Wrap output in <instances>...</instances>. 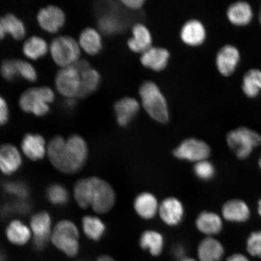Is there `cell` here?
<instances>
[{
  "label": "cell",
  "mask_w": 261,
  "mask_h": 261,
  "mask_svg": "<svg viewBox=\"0 0 261 261\" xmlns=\"http://www.w3.org/2000/svg\"><path fill=\"white\" fill-rule=\"evenodd\" d=\"M49 161L55 169L64 174H74L81 170L89 158L86 140L74 134L65 139L61 136L52 138L47 145Z\"/></svg>",
  "instance_id": "obj_1"
},
{
  "label": "cell",
  "mask_w": 261,
  "mask_h": 261,
  "mask_svg": "<svg viewBox=\"0 0 261 261\" xmlns=\"http://www.w3.org/2000/svg\"><path fill=\"white\" fill-rule=\"evenodd\" d=\"M73 193L78 206L83 210L91 208L99 214L108 213L116 203V192L112 186L97 177L78 179L74 186Z\"/></svg>",
  "instance_id": "obj_2"
},
{
  "label": "cell",
  "mask_w": 261,
  "mask_h": 261,
  "mask_svg": "<svg viewBox=\"0 0 261 261\" xmlns=\"http://www.w3.org/2000/svg\"><path fill=\"white\" fill-rule=\"evenodd\" d=\"M139 95L143 109L152 119L161 123L169 121L167 101L158 85L150 81L144 82L140 87Z\"/></svg>",
  "instance_id": "obj_3"
},
{
  "label": "cell",
  "mask_w": 261,
  "mask_h": 261,
  "mask_svg": "<svg viewBox=\"0 0 261 261\" xmlns=\"http://www.w3.org/2000/svg\"><path fill=\"white\" fill-rule=\"evenodd\" d=\"M55 97L54 91L50 87H32L21 94L18 105L24 113L37 117H44L50 112V105L54 102Z\"/></svg>",
  "instance_id": "obj_4"
},
{
  "label": "cell",
  "mask_w": 261,
  "mask_h": 261,
  "mask_svg": "<svg viewBox=\"0 0 261 261\" xmlns=\"http://www.w3.org/2000/svg\"><path fill=\"white\" fill-rule=\"evenodd\" d=\"M80 232L72 221L64 219L58 222L53 228L50 241L58 250L70 257L80 252Z\"/></svg>",
  "instance_id": "obj_5"
},
{
  "label": "cell",
  "mask_w": 261,
  "mask_h": 261,
  "mask_svg": "<svg viewBox=\"0 0 261 261\" xmlns=\"http://www.w3.org/2000/svg\"><path fill=\"white\" fill-rule=\"evenodd\" d=\"M52 60L61 68L72 66L80 60L81 48L78 41L69 35H59L49 44Z\"/></svg>",
  "instance_id": "obj_6"
},
{
  "label": "cell",
  "mask_w": 261,
  "mask_h": 261,
  "mask_svg": "<svg viewBox=\"0 0 261 261\" xmlns=\"http://www.w3.org/2000/svg\"><path fill=\"white\" fill-rule=\"evenodd\" d=\"M227 143L237 158L244 160L249 158L254 148L261 145V136L247 127H240L227 134Z\"/></svg>",
  "instance_id": "obj_7"
},
{
  "label": "cell",
  "mask_w": 261,
  "mask_h": 261,
  "mask_svg": "<svg viewBox=\"0 0 261 261\" xmlns=\"http://www.w3.org/2000/svg\"><path fill=\"white\" fill-rule=\"evenodd\" d=\"M211 153L207 143L195 138L184 140L172 152L175 158L195 163L207 160Z\"/></svg>",
  "instance_id": "obj_8"
},
{
  "label": "cell",
  "mask_w": 261,
  "mask_h": 261,
  "mask_svg": "<svg viewBox=\"0 0 261 261\" xmlns=\"http://www.w3.org/2000/svg\"><path fill=\"white\" fill-rule=\"evenodd\" d=\"M30 228L32 233L33 245L38 251L44 249L52 233V218L48 212H37L31 217Z\"/></svg>",
  "instance_id": "obj_9"
},
{
  "label": "cell",
  "mask_w": 261,
  "mask_h": 261,
  "mask_svg": "<svg viewBox=\"0 0 261 261\" xmlns=\"http://www.w3.org/2000/svg\"><path fill=\"white\" fill-rule=\"evenodd\" d=\"M55 87L65 99L77 98L81 88V73L73 65L61 68L55 79Z\"/></svg>",
  "instance_id": "obj_10"
},
{
  "label": "cell",
  "mask_w": 261,
  "mask_h": 261,
  "mask_svg": "<svg viewBox=\"0 0 261 261\" xmlns=\"http://www.w3.org/2000/svg\"><path fill=\"white\" fill-rule=\"evenodd\" d=\"M37 21L40 27L49 34H56L66 22V15L63 9L55 5H48L39 10Z\"/></svg>",
  "instance_id": "obj_11"
},
{
  "label": "cell",
  "mask_w": 261,
  "mask_h": 261,
  "mask_svg": "<svg viewBox=\"0 0 261 261\" xmlns=\"http://www.w3.org/2000/svg\"><path fill=\"white\" fill-rule=\"evenodd\" d=\"M22 156L17 147L11 143L0 145V172L11 176L21 169Z\"/></svg>",
  "instance_id": "obj_12"
},
{
  "label": "cell",
  "mask_w": 261,
  "mask_h": 261,
  "mask_svg": "<svg viewBox=\"0 0 261 261\" xmlns=\"http://www.w3.org/2000/svg\"><path fill=\"white\" fill-rule=\"evenodd\" d=\"M21 148L26 158L33 162L43 159L47 152V145L43 136L38 133H29L22 138Z\"/></svg>",
  "instance_id": "obj_13"
},
{
  "label": "cell",
  "mask_w": 261,
  "mask_h": 261,
  "mask_svg": "<svg viewBox=\"0 0 261 261\" xmlns=\"http://www.w3.org/2000/svg\"><path fill=\"white\" fill-rule=\"evenodd\" d=\"M159 213L163 223L168 226H178L184 220V205L178 198L168 197L160 204Z\"/></svg>",
  "instance_id": "obj_14"
},
{
  "label": "cell",
  "mask_w": 261,
  "mask_h": 261,
  "mask_svg": "<svg viewBox=\"0 0 261 261\" xmlns=\"http://www.w3.org/2000/svg\"><path fill=\"white\" fill-rule=\"evenodd\" d=\"M240 60L238 49L231 45H226L218 52L216 64L218 71L224 76L232 74Z\"/></svg>",
  "instance_id": "obj_15"
},
{
  "label": "cell",
  "mask_w": 261,
  "mask_h": 261,
  "mask_svg": "<svg viewBox=\"0 0 261 261\" xmlns=\"http://www.w3.org/2000/svg\"><path fill=\"white\" fill-rule=\"evenodd\" d=\"M139 109L140 103L135 98L125 97L117 100L114 103V110L118 125L122 127L129 125Z\"/></svg>",
  "instance_id": "obj_16"
},
{
  "label": "cell",
  "mask_w": 261,
  "mask_h": 261,
  "mask_svg": "<svg viewBox=\"0 0 261 261\" xmlns=\"http://www.w3.org/2000/svg\"><path fill=\"white\" fill-rule=\"evenodd\" d=\"M27 32L23 21L12 13L0 16V40L11 35L15 40L23 39Z\"/></svg>",
  "instance_id": "obj_17"
},
{
  "label": "cell",
  "mask_w": 261,
  "mask_h": 261,
  "mask_svg": "<svg viewBox=\"0 0 261 261\" xmlns=\"http://www.w3.org/2000/svg\"><path fill=\"white\" fill-rule=\"evenodd\" d=\"M170 54L165 48L151 47L142 54L140 62L146 68L160 71L167 66Z\"/></svg>",
  "instance_id": "obj_18"
},
{
  "label": "cell",
  "mask_w": 261,
  "mask_h": 261,
  "mask_svg": "<svg viewBox=\"0 0 261 261\" xmlns=\"http://www.w3.org/2000/svg\"><path fill=\"white\" fill-rule=\"evenodd\" d=\"M159 205L158 198L148 192L139 194L134 201L136 214L146 220H151L159 212Z\"/></svg>",
  "instance_id": "obj_19"
},
{
  "label": "cell",
  "mask_w": 261,
  "mask_h": 261,
  "mask_svg": "<svg viewBox=\"0 0 261 261\" xmlns=\"http://www.w3.org/2000/svg\"><path fill=\"white\" fill-rule=\"evenodd\" d=\"M180 38L182 41L189 46H198L204 42L206 38V31L200 21L191 19L182 25Z\"/></svg>",
  "instance_id": "obj_20"
},
{
  "label": "cell",
  "mask_w": 261,
  "mask_h": 261,
  "mask_svg": "<svg viewBox=\"0 0 261 261\" xmlns=\"http://www.w3.org/2000/svg\"><path fill=\"white\" fill-rule=\"evenodd\" d=\"M222 214L228 221L243 223L249 219L250 211L246 202L240 199H233L223 205Z\"/></svg>",
  "instance_id": "obj_21"
},
{
  "label": "cell",
  "mask_w": 261,
  "mask_h": 261,
  "mask_svg": "<svg viewBox=\"0 0 261 261\" xmlns=\"http://www.w3.org/2000/svg\"><path fill=\"white\" fill-rule=\"evenodd\" d=\"M81 50L94 56L99 54L103 48L102 35L100 31L93 28H87L81 32L78 39Z\"/></svg>",
  "instance_id": "obj_22"
},
{
  "label": "cell",
  "mask_w": 261,
  "mask_h": 261,
  "mask_svg": "<svg viewBox=\"0 0 261 261\" xmlns=\"http://www.w3.org/2000/svg\"><path fill=\"white\" fill-rule=\"evenodd\" d=\"M132 37L127 44L130 50L135 53L142 54L151 47L152 36L149 29L145 25L137 23L132 28Z\"/></svg>",
  "instance_id": "obj_23"
},
{
  "label": "cell",
  "mask_w": 261,
  "mask_h": 261,
  "mask_svg": "<svg viewBox=\"0 0 261 261\" xmlns=\"http://www.w3.org/2000/svg\"><path fill=\"white\" fill-rule=\"evenodd\" d=\"M5 234L9 242L16 246H24L32 237L30 227L19 220L10 222L6 228Z\"/></svg>",
  "instance_id": "obj_24"
},
{
  "label": "cell",
  "mask_w": 261,
  "mask_h": 261,
  "mask_svg": "<svg viewBox=\"0 0 261 261\" xmlns=\"http://www.w3.org/2000/svg\"><path fill=\"white\" fill-rule=\"evenodd\" d=\"M196 227L201 233L208 237L216 236L223 229V221L221 217L215 212L203 211L201 212L195 221Z\"/></svg>",
  "instance_id": "obj_25"
},
{
  "label": "cell",
  "mask_w": 261,
  "mask_h": 261,
  "mask_svg": "<svg viewBox=\"0 0 261 261\" xmlns=\"http://www.w3.org/2000/svg\"><path fill=\"white\" fill-rule=\"evenodd\" d=\"M224 253L223 245L212 237L204 238L198 246L197 256L200 261H220Z\"/></svg>",
  "instance_id": "obj_26"
},
{
  "label": "cell",
  "mask_w": 261,
  "mask_h": 261,
  "mask_svg": "<svg viewBox=\"0 0 261 261\" xmlns=\"http://www.w3.org/2000/svg\"><path fill=\"white\" fill-rule=\"evenodd\" d=\"M253 11L249 3L238 2L228 7L227 16L231 24L237 26L249 24L253 18Z\"/></svg>",
  "instance_id": "obj_27"
},
{
  "label": "cell",
  "mask_w": 261,
  "mask_h": 261,
  "mask_svg": "<svg viewBox=\"0 0 261 261\" xmlns=\"http://www.w3.org/2000/svg\"><path fill=\"white\" fill-rule=\"evenodd\" d=\"M22 53L29 60L37 61L49 52V44L44 38L33 35L25 40L22 47Z\"/></svg>",
  "instance_id": "obj_28"
},
{
  "label": "cell",
  "mask_w": 261,
  "mask_h": 261,
  "mask_svg": "<svg viewBox=\"0 0 261 261\" xmlns=\"http://www.w3.org/2000/svg\"><path fill=\"white\" fill-rule=\"evenodd\" d=\"M140 246L143 250H148L153 256H159L164 247V238L159 231L147 230L140 238Z\"/></svg>",
  "instance_id": "obj_29"
},
{
  "label": "cell",
  "mask_w": 261,
  "mask_h": 261,
  "mask_svg": "<svg viewBox=\"0 0 261 261\" xmlns=\"http://www.w3.org/2000/svg\"><path fill=\"white\" fill-rule=\"evenodd\" d=\"M83 232L89 239L99 241L106 231V226L99 217L93 215H86L82 219Z\"/></svg>",
  "instance_id": "obj_30"
},
{
  "label": "cell",
  "mask_w": 261,
  "mask_h": 261,
  "mask_svg": "<svg viewBox=\"0 0 261 261\" xmlns=\"http://www.w3.org/2000/svg\"><path fill=\"white\" fill-rule=\"evenodd\" d=\"M101 82L100 74L92 67L81 73V88L77 98H84L97 90Z\"/></svg>",
  "instance_id": "obj_31"
},
{
  "label": "cell",
  "mask_w": 261,
  "mask_h": 261,
  "mask_svg": "<svg viewBox=\"0 0 261 261\" xmlns=\"http://www.w3.org/2000/svg\"><path fill=\"white\" fill-rule=\"evenodd\" d=\"M242 89L247 97H257L261 91V71L258 69L248 71L243 77Z\"/></svg>",
  "instance_id": "obj_32"
},
{
  "label": "cell",
  "mask_w": 261,
  "mask_h": 261,
  "mask_svg": "<svg viewBox=\"0 0 261 261\" xmlns=\"http://www.w3.org/2000/svg\"><path fill=\"white\" fill-rule=\"evenodd\" d=\"M100 32L106 35L116 34L123 29V24L120 18L115 12L112 11L103 13L98 20Z\"/></svg>",
  "instance_id": "obj_33"
},
{
  "label": "cell",
  "mask_w": 261,
  "mask_h": 261,
  "mask_svg": "<svg viewBox=\"0 0 261 261\" xmlns=\"http://www.w3.org/2000/svg\"><path fill=\"white\" fill-rule=\"evenodd\" d=\"M46 197L50 203L57 206H63L69 200V193L63 185L58 184L48 186L46 190Z\"/></svg>",
  "instance_id": "obj_34"
},
{
  "label": "cell",
  "mask_w": 261,
  "mask_h": 261,
  "mask_svg": "<svg viewBox=\"0 0 261 261\" xmlns=\"http://www.w3.org/2000/svg\"><path fill=\"white\" fill-rule=\"evenodd\" d=\"M3 190L16 200H26L30 195V190L24 182L20 181H7L2 185Z\"/></svg>",
  "instance_id": "obj_35"
},
{
  "label": "cell",
  "mask_w": 261,
  "mask_h": 261,
  "mask_svg": "<svg viewBox=\"0 0 261 261\" xmlns=\"http://www.w3.org/2000/svg\"><path fill=\"white\" fill-rule=\"evenodd\" d=\"M194 172L198 179L208 181L213 178L215 175V166L207 160L195 163Z\"/></svg>",
  "instance_id": "obj_36"
},
{
  "label": "cell",
  "mask_w": 261,
  "mask_h": 261,
  "mask_svg": "<svg viewBox=\"0 0 261 261\" xmlns=\"http://www.w3.org/2000/svg\"><path fill=\"white\" fill-rule=\"evenodd\" d=\"M19 77L25 81L34 83L38 80V74L34 65L26 60L16 59Z\"/></svg>",
  "instance_id": "obj_37"
},
{
  "label": "cell",
  "mask_w": 261,
  "mask_h": 261,
  "mask_svg": "<svg viewBox=\"0 0 261 261\" xmlns=\"http://www.w3.org/2000/svg\"><path fill=\"white\" fill-rule=\"evenodd\" d=\"M0 73L6 81L13 82L19 77L16 59H6L0 65Z\"/></svg>",
  "instance_id": "obj_38"
},
{
  "label": "cell",
  "mask_w": 261,
  "mask_h": 261,
  "mask_svg": "<svg viewBox=\"0 0 261 261\" xmlns=\"http://www.w3.org/2000/svg\"><path fill=\"white\" fill-rule=\"evenodd\" d=\"M248 252L254 257L261 258V231H253L247 240Z\"/></svg>",
  "instance_id": "obj_39"
},
{
  "label": "cell",
  "mask_w": 261,
  "mask_h": 261,
  "mask_svg": "<svg viewBox=\"0 0 261 261\" xmlns=\"http://www.w3.org/2000/svg\"><path fill=\"white\" fill-rule=\"evenodd\" d=\"M10 109L7 101L0 94V126H5L9 121Z\"/></svg>",
  "instance_id": "obj_40"
},
{
  "label": "cell",
  "mask_w": 261,
  "mask_h": 261,
  "mask_svg": "<svg viewBox=\"0 0 261 261\" xmlns=\"http://www.w3.org/2000/svg\"><path fill=\"white\" fill-rule=\"evenodd\" d=\"M122 3L127 8L132 10H138L142 7L145 1L143 0H124Z\"/></svg>",
  "instance_id": "obj_41"
},
{
  "label": "cell",
  "mask_w": 261,
  "mask_h": 261,
  "mask_svg": "<svg viewBox=\"0 0 261 261\" xmlns=\"http://www.w3.org/2000/svg\"><path fill=\"white\" fill-rule=\"evenodd\" d=\"M227 261H250L244 254L236 253L232 254L227 259Z\"/></svg>",
  "instance_id": "obj_42"
},
{
  "label": "cell",
  "mask_w": 261,
  "mask_h": 261,
  "mask_svg": "<svg viewBox=\"0 0 261 261\" xmlns=\"http://www.w3.org/2000/svg\"><path fill=\"white\" fill-rule=\"evenodd\" d=\"M76 102L74 98H69V99H65L64 107L65 109L68 110H73L76 107Z\"/></svg>",
  "instance_id": "obj_43"
},
{
  "label": "cell",
  "mask_w": 261,
  "mask_h": 261,
  "mask_svg": "<svg viewBox=\"0 0 261 261\" xmlns=\"http://www.w3.org/2000/svg\"><path fill=\"white\" fill-rule=\"evenodd\" d=\"M174 252V256L176 257H177V258L179 260H180L185 257V251L184 247H182L181 246H178L177 247L175 248Z\"/></svg>",
  "instance_id": "obj_44"
},
{
  "label": "cell",
  "mask_w": 261,
  "mask_h": 261,
  "mask_svg": "<svg viewBox=\"0 0 261 261\" xmlns=\"http://www.w3.org/2000/svg\"><path fill=\"white\" fill-rule=\"evenodd\" d=\"M97 261H116L112 256L107 255V254H103L97 257Z\"/></svg>",
  "instance_id": "obj_45"
},
{
  "label": "cell",
  "mask_w": 261,
  "mask_h": 261,
  "mask_svg": "<svg viewBox=\"0 0 261 261\" xmlns=\"http://www.w3.org/2000/svg\"><path fill=\"white\" fill-rule=\"evenodd\" d=\"M178 261H198L194 258H192V257L185 256L184 258H182Z\"/></svg>",
  "instance_id": "obj_46"
},
{
  "label": "cell",
  "mask_w": 261,
  "mask_h": 261,
  "mask_svg": "<svg viewBox=\"0 0 261 261\" xmlns=\"http://www.w3.org/2000/svg\"><path fill=\"white\" fill-rule=\"evenodd\" d=\"M257 212H258V214L261 216V198L259 200L258 203H257Z\"/></svg>",
  "instance_id": "obj_47"
},
{
  "label": "cell",
  "mask_w": 261,
  "mask_h": 261,
  "mask_svg": "<svg viewBox=\"0 0 261 261\" xmlns=\"http://www.w3.org/2000/svg\"><path fill=\"white\" fill-rule=\"evenodd\" d=\"M258 165H259L260 169H261V154H260V158L259 159Z\"/></svg>",
  "instance_id": "obj_48"
},
{
  "label": "cell",
  "mask_w": 261,
  "mask_h": 261,
  "mask_svg": "<svg viewBox=\"0 0 261 261\" xmlns=\"http://www.w3.org/2000/svg\"><path fill=\"white\" fill-rule=\"evenodd\" d=\"M259 20L260 23L261 24V8L260 9V12H259Z\"/></svg>",
  "instance_id": "obj_49"
}]
</instances>
